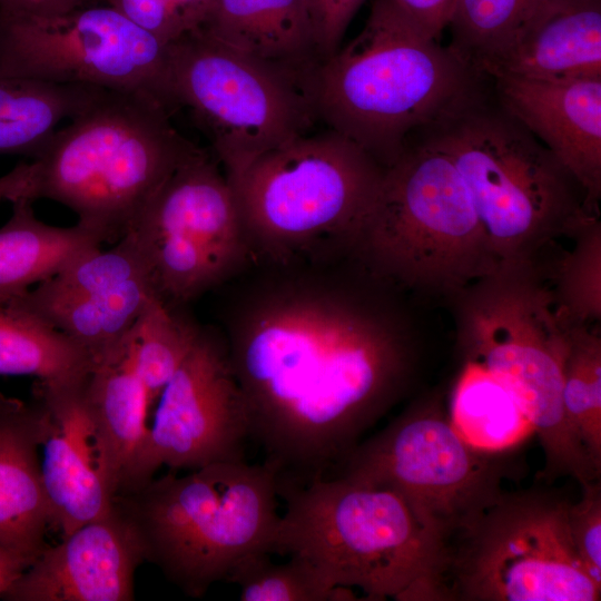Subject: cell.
<instances>
[{
  "mask_svg": "<svg viewBox=\"0 0 601 601\" xmlns=\"http://www.w3.org/2000/svg\"><path fill=\"white\" fill-rule=\"evenodd\" d=\"M228 282L220 334L263 463L279 492L332 477L414 372L394 284L354 253L252 257Z\"/></svg>",
  "mask_w": 601,
  "mask_h": 601,
  "instance_id": "1",
  "label": "cell"
},
{
  "mask_svg": "<svg viewBox=\"0 0 601 601\" xmlns=\"http://www.w3.org/2000/svg\"><path fill=\"white\" fill-rule=\"evenodd\" d=\"M489 82L392 0H374L362 31L319 60L303 89L317 121L387 168L415 132L476 97Z\"/></svg>",
  "mask_w": 601,
  "mask_h": 601,
  "instance_id": "2",
  "label": "cell"
},
{
  "mask_svg": "<svg viewBox=\"0 0 601 601\" xmlns=\"http://www.w3.org/2000/svg\"><path fill=\"white\" fill-rule=\"evenodd\" d=\"M269 554L309 562L364 600H449L450 545L391 490L333 476L280 492Z\"/></svg>",
  "mask_w": 601,
  "mask_h": 601,
  "instance_id": "3",
  "label": "cell"
},
{
  "mask_svg": "<svg viewBox=\"0 0 601 601\" xmlns=\"http://www.w3.org/2000/svg\"><path fill=\"white\" fill-rule=\"evenodd\" d=\"M412 137L462 177L501 266H522L595 215L564 165L495 99L492 87Z\"/></svg>",
  "mask_w": 601,
  "mask_h": 601,
  "instance_id": "4",
  "label": "cell"
},
{
  "mask_svg": "<svg viewBox=\"0 0 601 601\" xmlns=\"http://www.w3.org/2000/svg\"><path fill=\"white\" fill-rule=\"evenodd\" d=\"M156 99L101 88L51 137L37 166V199L68 207L104 243L132 230L147 204L200 147Z\"/></svg>",
  "mask_w": 601,
  "mask_h": 601,
  "instance_id": "5",
  "label": "cell"
},
{
  "mask_svg": "<svg viewBox=\"0 0 601 601\" xmlns=\"http://www.w3.org/2000/svg\"><path fill=\"white\" fill-rule=\"evenodd\" d=\"M385 170L362 147L331 129L302 135L263 154L229 181L252 257L353 253Z\"/></svg>",
  "mask_w": 601,
  "mask_h": 601,
  "instance_id": "6",
  "label": "cell"
},
{
  "mask_svg": "<svg viewBox=\"0 0 601 601\" xmlns=\"http://www.w3.org/2000/svg\"><path fill=\"white\" fill-rule=\"evenodd\" d=\"M466 363L503 383L530 420L544 454L543 475L580 483L598 472L562 404L563 364L573 323L556 295L534 278L533 263L502 266L460 294Z\"/></svg>",
  "mask_w": 601,
  "mask_h": 601,
  "instance_id": "7",
  "label": "cell"
},
{
  "mask_svg": "<svg viewBox=\"0 0 601 601\" xmlns=\"http://www.w3.org/2000/svg\"><path fill=\"white\" fill-rule=\"evenodd\" d=\"M278 483L264 463H213L150 480L116 503L138 528L146 558L183 591L203 595L245 558L269 553Z\"/></svg>",
  "mask_w": 601,
  "mask_h": 601,
  "instance_id": "8",
  "label": "cell"
},
{
  "mask_svg": "<svg viewBox=\"0 0 601 601\" xmlns=\"http://www.w3.org/2000/svg\"><path fill=\"white\" fill-rule=\"evenodd\" d=\"M354 253L396 286L461 294L500 263L452 160L411 137Z\"/></svg>",
  "mask_w": 601,
  "mask_h": 601,
  "instance_id": "9",
  "label": "cell"
},
{
  "mask_svg": "<svg viewBox=\"0 0 601 601\" xmlns=\"http://www.w3.org/2000/svg\"><path fill=\"white\" fill-rule=\"evenodd\" d=\"M177 109L188 108L228 181L317 121L300 81L197 28L168 43Z\"/></svg>",
  "mask_w": 601,
  "mask_h": 601,
  "instance_id": "10",
  "label": "cell"
},
{
  "mask_svg": "<svg viewBox=\"0 0 601 601\" xmlns=\"http://www.w3.org/2000/svg\"><path fill=\"white\" fill-rule=\"evenodd\" d=\"M570 503L543 490L503 492L451 542L449 600H600L571 539Z\"/></svg>",
  "mask_w": 601,
  "mask_h": 601,
  "instance_id": "11",
  "label": "cell"
},
{
  "mask_svg": "<svg viewBox=\"0 0 601 601\" xmlns=\"http://www.w3.org/2000/svg\"><path fill=\"white\" fill-rule=\"evenodd\" d=\"M497 454L467 444L441 406L424 401L359 442L333 476L393 491L451 545L503 493Z\"/></svg>",
  "mask_w": 601,
  "mask_h": 601,
  "instance_id": "12",
  "label": "cell"
},
{
  "mask_svg": "<svg viewBox=\"0 0 601 601\" xmlns=\"http://www.w3.org/2000/svg\"><path fill=\"white\" fill-rule=\"evenodd\" d=\"M205 149L184 160L128 234L136 239L157 295L181 306L223 286L252 254L235 193Z\"/></svg>",
  "mask_w": 601,
  "mask_h": 601,
  "instance_id": "13",
  "label": "cell"
},
{
  "mask_svg": "<svg viewBox=\"0 0 601 601\" xmlns=\"http://www.w3.org/2000/svg\"><path fill=\"white\" fill-rule=\"evenodd\" d=\"M0 73L144 95L177 110L168 45L109 4L56 14L0 11Z\"/></svg>",
  "mask_w": 601,
  "mask_h": 601,
  "instance_id": "14",
  "label": "cell"
},
{
  "mask_svg": "<svg viewBox=\"0 0 601 601\" xmlns=\"http://www.w3.org/2000/svg\"><path fill=\"white\" fill-rule=\"evenodd\" d=\"M157 401L137 490L162 465L195 470L245 460L250 440L247 408L221 334L201 327Z\"/></svg>",
  "mask_w": 601,
  "mask_h": 601,
  "instance_id": "15",
  "label": "cell"
},
{
  "mask_svg": "<svg viewBox=\"0 0 601 601\" xmlns=\"http://www.w3.org/2000/svg\"><path fill=\"white\" fill-rule=\"evenodd\" d=\"M156 293L148 264L131 234L89 249L10 302L61 332L92 359L117 349Z\"/></svg>",
  "mask_w": 601,
  "mask_h": 601,
  "instance_id": "16",
  "label": "cell"
},
{
  "mask_svg": "<svg viewBox=\"0 0 601 601\" xmlns=\"http://www.w3.org/2000/svg\"><path fill=\"white\" fill-rule=\"evenodd\" d=\"M89 374V373H88ZM85 381H37L40 466L51 525L62 538L110 513L118 497L116 472L85 392Z\"/></svg>",
  "mask_w": 601,
  "mask_h": 601,
  "instance_id": "17",
  "label": "cell"
},
{
  "mask_svg": "<svg viewBox=\"0 0 601 601\" xmlns=\"http://www.w3.org/2000/svg\"><path fill=\"white\" fill-rule=\"evenodd\" d=\"M146 558L142 536L116 503L46 546L2 594L10 601H129L136 569Z\"/></svg>",
  "mask_w": 601,
  "mask_h": 601,
  "instance_id": "18",
  "label": "cell"
},
{
  "mask_svg": "<svg viewBox=\"0 0 601 601\" xmlns=\"http://www.w3.org/2000/svg\"><path fill=\"white\" fill-rule=\"evenodd\" d=\"M499 104L541 141L583 187L597 213L601 196V78L490 77Z\"/></svg>",
  "mask_w": 601,
  "mask_h": 601,
  "instance_id": "19",
  "label": "cell"
},
{
  "mask_svg": "<svg viewBox=\"0 0 601 601\" xmlns=\"http://www.w3.org/2000/svg\"><path fill=\"white\" fill-rule=\"evenodd\" d=\"M481 72L487 78H601V0H541Z\"/></svg>",
  "mask_w": 601,
  "mask_h": 601,
  "instance_id": "20",
  "label": "cell"
},
{
  "mask_svg": "<svg viewBox=\"0 0 601 601\" xmlns=\"http://www.w3.org/2000/svg\"><path fill=\"white\" fill-rule=\"evenodd\" d=\"M40 413L0 392V545L31 563L51 525L40 466Z\"/></svg>",
  "mask_w": 601,
  "mask_h": 601,
  "instance_id": "21",
  "label": "cell"
},
{
  "mask_svg": "<svg viewBox=\"0 0 601 601\" xmlns=\"http://www.w3.org/2000/svg\"><path fill=\"white\" fill-rule=\"evenodd\" d=\"M200 29L302 86L321 60L308 0H213Z\"/></svg>",
  "mask_w": 601,
  "mask_h": 601,
  "instance_id": "22",
  "label": "cell"
},
{
  "mask_svg": "<svg viewBox=\"0 0 601 601\" xmlns=\"http://www.w3.org/2000/svg\"><path fill=\"white\" fill-rule=\"evenodd\" d=\"M85 392L109 450L118 496L131 493L138 489L150 403L135 368L130 333L117 349L92 364Z\"/></svg>",
  "mask_w": 601,
  "mask_h": 601,
  "instance_id": "23",
  "label": "cell"
},
{
  "mask_svg": "<svg viewBox=\"0 0 601 601\" xmlns=\"http://www.w3.org/2000/svg\"><path fill=\"white\" fill-rule=\"evenodd\" d=\"M11 203V216L0 227V302L24 293L80 254L102 245L79 224L60 227L43 223L31 199Z\"/></svg>",
  "mask_w": 601,
  "mask_h": 601,
  "instance_id": "24",
  "label": "cell"
},
{
  "mask_svg": "<svg viewBox=\"0 0 601 601\" xmlns=\"http://www.w3.org/2000/svg\"><path fill=\"white\" fill-rule=\"evenodd\" d=\"M100 89L0 73V156L37 159L59 122L76 116Z\"/></svg>",
  "mask_w": 601,
  "mask_h": 601,
  "instance_id": "25",
  "label": "cell"
},
{
  "mask_svg": "<svg viewBox=\"0 0 601 601\" xmlns=\"http://www.w3.org/2000/svg\"><path fill=\"white\" fill-rule=\"evenodd\" d=\"M449 418L467 444L487 453L508 451L534 434L509 388L470 363L454 386Z\"/></svg>",
  "mask_w": 601,
  "mask_h": 601,
  "instance_id": "26",
  "label": "cell"
},
{
  "mask_svg": "<svg viewBox=\"0 0 601 601\" xmlns=\"http://www.w3.org/2000/svg\"><path fill=\"white\" fill-rule=\"evenodd\" d=\"M92 366L68 336L10 302H0V375H28L46 383L76 382Z\"/></svg>",
  "mask_w": 601,
  "mask_h": 601,
  "instance_id": "27",
  "label": "cell"
},
{
  "mask_svg": "<svg viewBox=\"0 0 601 601\" xmlns=\"http://www.w3.org/2000/svg\"><path fill=\"white\" fill-rule=\"evenodd\" d=\"M179 307L155 298L130 331L135 368L150 406L180 367L201 329Z\"/></svg>",
  "mask_w": 601,
  "mask_h": 601,
  "instance_id": "28",
  "label": "cell"
},
{
  "mask_svg": "<svg viewBox=\"0 0 601 601\" xmlns=\"http://www.w3.org/2000/svg\"><path fill=\"white\" fill-rule=\"evenodd\" d=\"M562 404L572 432L601 472V338L587 324H575L570 332Z\"/></svg>",
  "mask_w": 601,
  "mask_h": 601,
  "instance_id": "29",
  "label": "cell"
},
{
  "mask_svg": "<svg viewBox=\"0 0 601 601\" xmlns=\"http://www.w3.org/2000/svg\"><path fill=\"white\" fill-rule=\"evenodd\" d=\"M227 581L240 589L243 601H353L349 588L333 587L309 562L289 556L275 563L269 553H254L242 560Z\"/></svg>",
  "mask_w": 601,
  "mask_h": 601,
  "instance_id": "30",
  "label": "cell"
},
{
  "mask_svg": "<svg viewBox=\"0 0 601 601\" xmlns=\"http://www.w3.org/2000/svg\"><path fill=\"white\" fill-rule=\"evenodd\" d=\"M540 2L455 0L447 26L452 32L449 47L481 72L482 66L508 45Z\"/></svg>",
  "mask_w": 601,
  "mask_h": 601,
  "instance_id": "31",
  "label": "cell"
},
{
  "mask_svg": "<svg viewBox=\"0 0 601 601\" xmlns=\"http://www.w3.org/2000/svg\"><path fill=\"white\" fill-rule=\"evenodd\" d=\"M582 239L563 264L560 274V306L575 324L600 316V227L597 217L582 228Z\"/></svg>",
  "mask_w": 601,
  "mask_h": 601,
  "instance_id": "32",
  "label": "cell"
},
{
  "mask_svg": "<svg viewBox=\"0 0 601 601\" xmlns=\"http://www.w3.org/2000/svg\"><path fill=\"white\" fill-rule=\"evenodd\" d=\"M581 485V499L569 506L570 534L584 568L601 584V484L594 480Z\"/></svg>",
  "mask_w": 601,
  "mask_h": 601,
  "instance_id": "33",
  "label": "cell"
},
{
  "mask_svg": "<svg viewBox=\"0 0 601 601\" xmlns=\"http://www.w3.org/2000/svg\"><path fill=\"white\" fill-rule=\"evenodd\" d=\"M130 22L162 43H170L188 32L168 0H106Z\"/></svg>",
  "mask_w": 601,
  "mask_h": 601,
  "instance_id": "34",
  "label": "cell"
},
{
  "mask_svg": "<svg viewBox=\"0 0 601 601\" xmlns=\"http://www.w3.org/2000/svg\"><path fill=\"white\" fill-rule=\"evenodd\" d=\"M365 1L308 0L321 60L339 49L351 20Z\"/></svg>",
  "mask_w": 601,
  "mask_h": 601,
  "instance_id": "35",
  "label": "cell"
},
{
  "mask_svg": "<svg viewBox=\"0 0 601 601\" xmlns=\"http://www.w3.org/2000/svg\"><path fill=\"white\" fill-rule=\"evenodd\" d=\"M426 35L439 40L449 26L455 0H392Z\"/></svg>",
  "mask_w": 601,
  "mask_h": 601,
  "instance_id": "36",
  "label": "cell"
},
{
  "mask_svg": "<svg viewBox=\"0 0 601 601\" xmlns=\"http://www.w3.org/2000/svg\"><path fill=\"white\" fill-rule=\"evenodd\" d=\"M36 162L21 161L9 173L0 176V200L13 201L19 198L37 200Z\"/></svg>",
  "mask_w": 601,
  "mask_h": 601,
  "instance_id": "37",
  "label": "cell"
},
{
  "mask_svg": "<svg viewBox=\"0 0 601 601\" xmlns=\"http://www.w3.org/2000/svg\"><path fill=\"white\" fill-rule=\"evenodd\" d=\"M30 564L27 558L0 545V597Z\"/></svg>",
  "mask_w": 601,
  "mask_h": 601,
  "instance_id": "38",
  "label": "cell"
},
{
  "mask_svg": "<svg viewBox=\"0 0 601 601\" xmlns=\"http://www.w3.org/2000/svg\"><path fill=\"white\" fill-rule=\"evenodd\" d=\"M213 0H168L188 31L200 28Z\"/></svg>",
  "mask_w": 601,
  "mask_h": 601,
  "instance_id": "39",
  "label": "cell"
}]
</instances>
